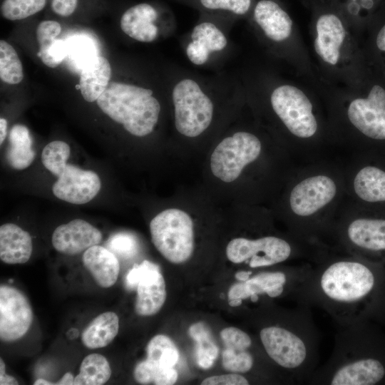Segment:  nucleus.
I'll return each mask as SVG.
<instances>
[{"instance_id":"1","label":"nucleus","mask_w":385,"mask_h":385,"mask_svg":"<svg viewBox=\"0 0 385 385\" xmlns=\"http://www.w3.org/2000/svg\"><path fill=\"white\" fill-rule=\"evenodd\" d=\"M297 302L322 308L339 327L385 324V267L358 257L323 262L312 267Z\"/></svg>"},{"instance_id":"2","label":"nucleus","mask_w":385,"mask_h":385,"mask_svg":"<svg viewBox=\"0 0 385 385\" xmlns=\"http://www.w3.org/2000/svg\"><path fill=\"white\" fill-rule=\"evenodd\" d=\"M308 384L385 385V332L363 321L339 327L330 358Z\"/></svg>"},{"instance_id":"3","label":"nucleus","mask_w":385,"mask_h":385,"mask_svg":"<svg viewBox=\"0 0 385 385\" xmlns=\"http://www.w3.org/2000/svg\"><path fill=\"white\" fill-rule=\"evenodd\" d=\"M165 89L173 108L174 128L190 139L209 131L218 104L237 99L243 90L233 75L206 76L177 66L168 77Z\"/></svg>"},{"instance_id":"4","label":"nucleus","mask_w":385,"mask_h":385,"mask_svg":"<svg viewBox=\"0 0 385 385\" xmlns=\"http://www.w3.org/2000/svg\"><path fill=\"white\" fill-rule=\"evenodd\" d=\"M311 307L297 302L258 331L265 354L293 384H308L318 368L320 337Z\"/></svg>"},{"instance_id":"5","label":"nucleus","mask_w":385,"mask_h":385,"mask_svg":"<svg viewBox=\"0 0 385 385\" xmlns=\"http://www.w3.org/2000/svg\"><path fill=\"white\" fill-rule=\"evenodd\" d=\"M96 102L105 114L140 138L153 132L162 111L151 88L131 83H109Z\"/></svg>"},{"instance_id":"6","label":"nucleus","mask_w":385,"mask_h":385,"mask_svg":"<svg viewBox=\"0 0 385 385\" xmlns=\"http://www.w3.org/2000/svg\"><path fill=\"white\" fill-rule=\"evenodd\" d=\"M152 242L168 261L180 264L194 250L193 222L189 214L178 208L161 211L150 222Z\"/></svg>"},{"instance_id":"7","label":"nucleus","mask_w":385,"mask_h":385,"mask_svg":"<svg viewBox=\"0 0 385 385\" xmlns=\"http://www.w3.org/2000/svg\"><path fill=\"white\" fill-rule=\"evenodd\" d=\"M262 150L259 138L245 130L235 131L223 138L210 157L213 175L225 183L235 180L244 168L257 159Z\"/></svg>"},{"instance_id":"8","label":"nucleus","mask_w":385,"mask_h":385,"mask_svg":"<svg viewBox=\"0 0 385 385\" xmlns=\"http://www.w3.org/2000/svg\"><path fill=\"white\" fill-rule=\"evenodd\" d=\"M226 255L233 263L244 262L255 269L287 262L298 255V249L288 240L274 235L256 239L237 237L228 243Z\"/></svg>"},{"instance_id":"9","label":"nucleus","mask_w":385,"mask_h":385,"mask_svg":"<svg viewBox=\"0 0 385 385\" xmlns=\"http://www.w3.org/2000/svg\"><path fill=\"white\" fill-rule=\"evenodd\" d=\"M228 34L220 23L210 19L198 21L181 41L187 59L200 67L222 60L231 51Z\"/></svg>"},{"instance_id":"10","label":"nucleus","mask_w":385,"mask_h":385,"mask_svg":"<svg viewBox=\"0 0 385 385\" xmlns=\"http://www.w3.org/2000/svg\"><path fill=\"white\" fill-rule=\"evenodd\" d=\"M270 103L275 115L288 130L301 138L313 136L317 122L312 104L305 93L292 85L282 84L272 89Z\"/></svg>"},{"instance_id":"11","label":"nucleus","mask_w":385,"mask_h":385,"mask_svg":"<svg viewBox=\"0 0 385 385\" xmlns=\"http://www.w3.org/2000/svg\"><path fill=\"white\" fill-rule=\"evenodd\" d=\"M146 352V359L134 369L135 381L141 384H174L178 377L174 366L179 359L174 342L165 335H155L148 342Z\"/></svg>"},{"instance_id":"12","label":"nucleus","mask_w":385,"mask_h":385,"mask_svg":"<svg viewBox=\"0 0 385 385\" xmlns=\"http://www.w3.org/2000/svg\"><path fill=\"white\" fill-rule=\"evenodd\" d=\"M344 244L356 257L385 264V219L359 217L346 225Z\"/></svg>"},{"instance_id":"13","label":"nucleus","mask_w":385,"mask_h":385,"mask_svg":"<svg viewBox=\"0 0 385 385\" xmlns=\"http://www.w3.org/2000/svg\"><path fill=\"white\" fill-rule=\"evenodd\" d=\"M125 282L128 288L136 287L135 311L137 314L151 316L160 311L165 302L167 293L165 279L158 265L143 260L129 270Z\"/></svg>"},{"instance_id":"14","label":"nucleus","mask_w":385,"mask_h":385,"mask_svg":"<svg viewBox=\"0 0 385 385\" xmlns=\"http://www.w3.org/2000/svg\"><path fill=\"white\" fill-rule=\"evenodd\" d=\"M33 321V312L26 296L16 287L0 286V339L14 342L23 337Z\"/></svg>"},{"instance_id":"15","label":"nucleus","mask_w":385,"mask_h":385,"mask_svg":"<svg viewBox=\"0 0 385 385\" xmlns=\"http://www.w3.org/2000/svg\"><path fill=\"white\" fill-rule=\"evenodd\" d=\"M347 115L351 123L364 135L375 140H385V90L372 87L366 98L353 100Z\"/></svg>"},{"instance_id":"16","label":"nucleus","mask_w":385,"mask_h":385,"mask_svg":"<svg viewBox=\"0 0 385 385\" xmlns=\"http://www.w3.org/2000/svg\"><path fill=\"white\" fill-rule=\"evenodd\" d=\"M336 192V184L329 176H311L293 188L289 195V205L294 215L309 217L329 203Z\"/></svg>"},{"instance_id":"17","label":"nucleus","mask_w":385,"mask_h":385,"mask_svg":"<svg viewBox=\"0 0 385 385\" xmlns=\"http://www.w3.org/2000/svg\"><path fill=\"white\" fill-rule=\"evenodd\" d=\"M101 186V180L95 172L67 164L53 184L52 191L61 200L81 205L93 199Z\"/></svg>"},{"instance_id":"18","label":"nucleus","mask_w":385,"mask_h":385,"mask_svg":"<svg viewBox=\"0 0 385 385\" xmlns=\"http://www.w3.org/2000/svg\"><path fill=\"white\" fill-rule=\"evenodd\" d=\"M101 239L99 230L83 220L76 219L56 228L52 245L62 254L75 255L98 245Z\"/></svg>"},{"instance_id":"19","label":"nucleus","mask_w":385,"mask_h":385,"mask_svg":"<svg viewBox=\"0 0 385 385\" xmlns=\"http://www.w3.org/2000/svg\"><path fill=\"white\" fill-rule=\"evenodd\" d=\"M157 9L148 3H140L128 9L120 19V29L128 36L142 43L156 41L162 34H170L161 29Z\"/></svg>"},{"instance_id":"20","label":"nucleus","mask_w":385,"mask_h":385,"mask_svg":"<svg viewBox=\"0 0 385 385\" xmlns=\"http://www.w3.org/2000/svg\"><path fill=\"white\" fill-rule=\"evenodd\" d=\"M253 20L264 36L272 43H282L292 34L291 18L272 0H260L256 4Z\"/></svg>"},{"instance_id":"21","label":"nucleus","mask_w":385,"mask_h":385,"mask_svg":"<svg viewBox=\"0 0 385 385\" xmlns=\"http://www.w3.org/2000/svg\"><path fill=\"white\" fill-rule=\"evenodd\" d=\"M316 31L315 51L324 62L336 65L346 36L342 21L332 14L322 15L317 21Z\"/></svg>"},{"instance_id":"22","label":"nucleus","mask_w":385,"mask_h":385,"mask_svg":"<svg viewBox=\"0 0 385 385\" xmlns=\"http://www.w3.org/2000/svg\"><path fill=\"white\" fill-rule=\"evenodd\" d=\"M83 265L101 287H112L117 281L120 264L117 256L101 245H93L84 251Z\"/></svg>"},{"instance_id":"23","label":"nucleus","mask_w":385,"mask_h":385,"mask_svg":"<svg viewBox=\"0 0 385 385\" xmlns=\"http://www.w3.org/2000/svg\"><path fill=\"white\" fill-rule=\"evenodd\" d=\"M32 240L29 233L13 223L0 227V259L6 264H24L32 254Z\"/></svg>"},{"instance_id":"24","label":"nucleus","mask_w":385,"mask_h":385,"mask_svg":"<svg viewBox=\"0 0 385 385\" xmlns=\"http://www.w3.org/2000/svg\"><path fill=\"white\" fill-rule=\"evenodd\" d=\"M111 76V68L103 56H93L87 61L81 72L79 86L81 95L88 102L97 101L104 92Z\"/></svg>"},{"instance_id":"25","label":"nucleus","mask_w":385,"mask_h":385,"mask_svg":"<svg viewBox=\"0 0 385 385\" xmlns=\"http://www.w3.org/2000/svg\"><path fill=\"white\" fill-rule=\"evenodd\" d=\"M119 329V319L113 312H103L85 328L81 341L88 349H98L108 346L116 337Z\"/></svg>"},{"instance_id":"26","label":"nucleus","mask_w":385,"mask_h":385,"mask_svg":"<svg viewBox=\"0 0 385 385\" xmlns=\"http://www.w3.org/2000/svg\"><path fill=\"white\" fill-rule=\"evenodd\" d=\"M9 140L6 160L9 165L16 170L28 168L36 155L28 128L21 124L14 125L10 130Z\"/></svg>"},{"instance_id":"27","label":"nucleus","mask_w":385,"mask_h":385,"mask_svg":"<svg viewBox=\"0 0 385 385\" xmlns=\"http://www.w3.org/2000/svg\"><path fill=\"white\" fill-rule=\"evenodd\" d=\"M354 190L366 202H384L385 171L371 165L361 168L354 179Z\"/></svg>"},{"instance_id":"28","label":"nucleus","mask_w":385,"mask_h":385,"mask_svg":"<svg viewBox=\"0 0 385 385\" xmlns=\"http://www.w3.org/2000/svg\"><path fill=\"white\" fill-rule=\"evenodd\" d=\"M111 376V369L106 358L97 353L87 355L81 361L80 371L75 376V385H102Z\"/></svg>"},{"instance_id":"29","label":"nucleus","mask_w":385,"mask_h":385,"mask_svg":"<svg viewBox=\"0 0 385 385\" xmlns=\"http://www.w3.org/2000/svg\"><path fill=\"white\" fill-rule=\"evenodd\" d=\"M189 334L196 342L197 365L205 369L210 368L217 357L219 349L210 329L205 324L197 322L190 326Z\"/></svg>"},{"instance_id":"30","label":"nucleus","mask_w":385,"mask_h":385,"mask_svg":"<svg viewBox=\"0 0 385 385\" xmlns=\"http://www.w3.org/2000/svg\"><path fill=\"white\" fill-rule=\"evenodd\" d=\"M0 78L8 84H18L24 78L21 62L9 43L0 41Z\"/></svg>"},{"instance_id":"31","label":"nucleus","mask_w":385,"mask_h":385,"mask_svg":"<svg viewBox=\"0 0 385 385\" xmlns=\"http://www.w3.org/2000/svg\"><path fill=\"white\" fill-rule=\"evenodd\" d=\"M71 153L70 146L61 140H54L47 144L41 153L43 166L52 174L60 176L66 168Z\"/></svg>"},{"instance_id":"32","label":"nucleus","mask_w":385,"mask_h":385,"mask_svg":"<svg viewBox=\"0 0 385 385\" xmlns=\"http://www.w3.org/2000/svg\"><path fill=\"white\" fill-rule=\"evenodd\" d=\"M46 3V0H4L1 13L8 20H21L41 11Z\"/></svg>"},{"instance_id":"33","label":"nucleus","mask_w":385,"mask_h":385,"mask_svg":"<svg viewBox=\"0 0 385 385\" xmlns=\"http://www.w3.org/2000/svg\"><path fill=\"white\" fill-rule=\"evenodd\" d=\"M224 369L234 373H248L255 366V358L251 350H235L225 348L222 353Z\"/></svg>"},{"instance_id":"34","label":"nucleus","mask_w":385,"mask_h":385,"mask_svg":"<svg viewBox=\"0 0 385 385\" xmlns=\"http://www.w3.org/2000/svg\"><path fill=\"white\" fill-rule=\"evenodd\" d=\"M202 9L232 16H242L248 13L252 0H197Z\"/></svg>"},{"instance_id":"35","label":"nucleus","mask_w":385,"mask_h":385,"mask_svg":"<svg viewBox=\"0 0 385 385\" xmlns=\"http://www.w3.org/2000/svg\"><path fill=\"white\" fill-rule=\"evenodd\" d=\"M61 31V26L56 21H43L38 25L36 29V38L39 45V51L37 53V56L41 58V61L46 56Z\"/></svg>"},{"instance_id":"36","label":"nucleus","mask_w":385,"mask_h":385,"mask_svg":"<svg viewBox=\"0 0 385 385\" xmlns=\"http://www.w3.org/2000/svg\"><path fill=\"white\" fill-rule=\"evenodd\" d=\"M107 248L116 256L129 258L137 253L138 245L134 235L128 232H119L108 239Z\"/></svg>"},{"instance_id":"37","label":"nucleus","mask_w":385,"mask_h":385,"mask_svg":"<svg viewBox=\"0 0 385 385\" xmlns=\"http://www.w3.org/2000/svg\"><path fill=\"white\" fill-rule=\"evenodd\" d=\"M221 339L225 348L235 350H251L253 341L245 332L237 327L223 329L220 332Z\"/></svg>"},{"instance_id":"38","label":"nucleus","mask_w":385,"mask_h":385,"mask_svg":"<svg viewBox=\"0 0 385 385\" xmlns=\"http://www.w3.org/2000/svg\"><path fill=\"white\" fill-rule=\"evenodd\" d=\"M249 381L237 373L212 376L206 378L201 383L202 385H247Z\"/></svg>"},{"instance_id":"39","label":"nucleus","mask_w":385,"mask_h":385,"mask_svg":"<svg viewBox=\"0 0 385 385\" xmlns=\"http://www.w3.org/2000/svg\"><path fill=\"white\" fill-rule=\"evenodd\" d=\"M78 0H52V10L61 16L71 15L77 6Z\"/></svg>"},{"instance_id":"40","label":"nucleus","mask_w":385,"mask_h":385,"mask_svg":"<svg viewBox=\"0 0 385 385\" xmlns=\"http://www.w3.org/2000/svg\"><path fill=\"white\" fill-rule=\"evenodd\" d=\"M0 384H19L18 381L14 376L6 374V365L1 358L0 359Z\"/></svg>"},{"instance_id":"41","label":"nucleus","mask_w":385,"mask_h":385,"mask_svg":"<svg viewBox=\"0 0 385 385\" xmlns=\"http://www.w3.org/2000/svg\"><path fill=\"white\" fill-rule=\"evenodd\" d=\"M376 46L382 51H385V25L379 31L376 37Z\"/></svg>"},{"instance_id":"42","label":"nucleus","mask_w":385,"mask_h":385,"mask_svg":"<svg viewBox=\"0 0 385 385\" xmlns=\"http://www.w3.org/2000/svg\"><path fill=\"white\" fill-rule=\"evenodd\" d=\"M75 377L71 372L66 373L54 385H73Z\"/></svg>"},{"instance_id":"43","label":"nucleus","mask_w":385,"mask_h":385,"mask_svg":"<svg viewBox=\"0 0 385 385\" xmlns=\"http://www.w3.org/2000/svg\"><path fill=\"white\" fill-rule=\"evenodd\" d=\"M0 143L1 145L7 134V120L4 118H0Z\"/></svg>"},{"instance_id":"44","label":"nucleus","mask_w":385,"mask_h":385,"mask_svg":"<svg viewBox=\"0 0 385 385\" xmlns=\"http://www.w3.org/2000/svg\"><path fill=\"white\" fill-rule=\"evenodd\" d=\"M252 271H240L235 273V278L239 281H245L250 277Z\"/></svg>"},{"instance_id":"45","label":"nucleus","mask_w":385,"mask_h":385,"mask_svg":"<svg viewBox=\"0 0 385 385\" xmlns=\"http://www.w3.org/2000/svg\"><path fill=\"white\" fill-rule=\"evenodd\" d=\"M78 336V330L76 328H71L68 330L66 337L69 339H73Z\"/></svg>"},{"instance_id":"46","label":"nucleus","mask_w":385,"mask_h":385,"mask_svg":"<svg viewBox=\"0 0 385 385\" xmlns=\"http://www.w3.org/2000/svg\"><path fill=\"white\" fill-rule=\"evenodd\" d=\"M242 304V299H232L229 300V305L233 307H240Z\"/></svg>"},{"instance_id":"47","label":"nucleus","mask_w":385,"mask_h":385,"mask_svg":"<svg viewBox=\"0 0 385 385\" xmlns=\"http://www.w3.org/2000/svg\"><path fill=\"white\" fill-rule=\"evenodd\" d=\"M54 384L55 383H51L44 379H38L34 383V385H54Z\"/></svg>"}]
</instances>
